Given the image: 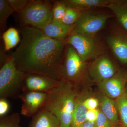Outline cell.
<instances>
[{
    "label": "cell",
    "mask_w": 127,
    "mask_h": 127,
    "mask_svg": "<svg viewBox=\"0 0 127 127\" xmlns=\"http://www.w3.org/2000/svg\"><path fill=\"white\" fill-rule=\"evenodd\" d=\"M80 127H96L95 122H92L86 120Z\"/></svg>",
    "instance_id": "4dcf8cb0"
},
{
    "label": "cell",
    "mask_w": 127,
    "mask_h": 127,
    "mask_svg": "<svg viewBox=\"0 0 127 127\" xmlns=\"http://www.w3.org/2000/svg\"><path fill=\"white\" fill-rule=\"evenodd\" d=\"M27 74L18 70L11 57L9 56L0 69V98H19L23 92V82Z\"/></svg>",
    "instance_id": "3957f363"
},
{
    "label": "cell",
    "mask_w": 127,
    "mask_h": 127,
    "mask_svg": "<svg viewBox=\"0 0 127 127\" xmlns=\"http://www.w3.org/2000/svg\"><path fill=\"white\" fill-rule=\"evenodd\" d=\"M60 122L50 111L41 109L35 115L30 127H59Z\"/></svg>",
    "instance_id": "5bb4252c"
},
{
    "label": "cell",
    "mask_w": 127,
    "mask_h": 127,
    "mask_svg": "<svg viewBox=\"0 0 127 127\" xmlns=\"http://www.w3.org/2000/svg\"><path fill=\"white\" fill-rule=\"evenodd\" d=\"M75 25H68L61 21L52 20L41 30L52 39L58 40H66L73 31Z\"/></svg>",
    "instance_id": "4fadbf2b"
},
{
    "label": "cell",
    "mask_w": 127,
    "mask_h": 127,
    "mask_svg": "<svg viewBox=\"0 0 127 127\" xmlns=\"http://www.w3.org/2000/svg\"><path fill=\"white\" fill-rule=\"evenodd\" d=\"M112 127H123L121 123H119L117 124H116V125H113Z\"/></svg>",
    "instance_id": "1f68e13d"
},
{
    "label": "cell",
    "mask_w": 127,
    "mask_h": 127,
    "mask_svg": "<svg viewBox=\"0 0 127 127\" xmlns=\"http://www.w3.org/2000/svg\"><path fill=\"white\" fill-rule=\"evenodd\" d=\"M14 10L7 0H0V28L1 32L5 30L8 17Z\"/></svg>",
    "instance_id": "44dd1931"
},
{
    "label": "cell",
    "mask_w": 127,
    "mask_h": 127,
    "mask_svg": "<svg viewBox=\"0 0 127 127\" xmlns=\"http://www.w3.org/2000/svg\"><path fill=\"white\" fill-rule=\"evenodd\" d=\"M67 8L68 6L63 0L56 1L53 5V19L55 20L61 21Z\"/></svg>",
    "instance_id": "cb8c5ba5"
},
{
    "label": "cell",
    "mask_w": 127,
    "mask_h": 127,
    "mask_svg": "<svg viewBox=\"0 0 127 127\" xmlns=\"http://www.w3.org/2000/svg\"><path fill=\"white\" fill-rule=\"evenodd\" d=\"M12 8L16 11L20 13L23 11L31 2V0H7Z\"/></svg>",
    "instance_id": "d4e9b609"
},
{
    "label": "cell",
    "mask_w": 127,
    "mask_h": 127,
    "mask_svg": "<svg viewBox=\"0 0 127 127\" xmlns=\"http://www.w3.org/2000/svg\"><path fill=\"white\" fill-rule=\"evenodd\" d=\"M20 32V44L10 56L18 70L27 75L39 74L61 81L67 39H52L41 30L29 26H22Z\"/></svg>",
    "instance_id": "6da1fadb"
},
{
    "label": "cell",
    "mask_w": 127,
    "mask_h": 127,
    "mask_svg": "<svg viewBox=\"0 0 127 127\" xmlns=\"http://www.w3.org/2000/svg\"><path fill=\"white\" fill-rule=\"evenodd\" d=\"M76 86L62 79L59 84L48 93L42 109L51 112L60 122L59 127H70L79 93Z\"/></svg>",
    "instance_id": "7a4b0ae2"
},
{
    "label": "cell",
    "mask_w": 127,
    "mask_h": 127,
    "mask_svg": "<svg viewBox=\"0 0 127 127\" xmlns=\"http://www.w3.org/2000/svg\"><path fill=\"white\" fill-rule=\"evenodd\" d=\"M107 43L120 62L127 65V32L121 27L108 36Z\"/></svg>",
    "instance_id": "30bf717a"
},
{
    "label": "cell",
    "mask_w": 127,
    "mask_h": 127,
    "mask_svg": "<svg viewBox=\"0 0 127 127\" xmlns=\"http://www.w3.org/2000/svg\"><path fill=\"white\" fill-rule=\"evenodd\" d=\"M66 42L67 44L74 48L84 62L93 60L105 54L104 46L95 37L84 36L73 31L67 39Z\"/></svg>",
    "instance_id": "8992f818"
},
{
    "label": "cell",
    "mask_w": 127,
    "mask_h": 127,
    "mask_svg": "<svg viewBox=\"0 0 127 127\" xmlns=\"http://www.w3.org/2000/svg\"><path fill=\"white\" fill-rule=\"evenodd\" d=\"M19 114L15 113L0 118V127H21Z\"/></svg>",
    "instance_id": "7402d4cb"
},
{
    "label": "cell",
    "mask_w": 127,
    "mask_h": 127,
    "mask_svg": "<svg viewBox=\"0 0 127 127\" xmlns=\"http://www.w3.org/2000/svg\"><path fill=\"white\" fill-rule=\"evenodd\" d=\"M106 7L113 12L120 27L127 32V0H113Z\"/></svg>",
    "instance_id": "e0dca14e"
},
{
    "label": "cell",
    "mask_w": 127,
    "mask_h": 127,
    "mask_svg": "<svg viewBox=\"0 0 127 127\" xmlns=\"http://www.w3.org/2000/svg\"><path fill=\"white\" fill-rule=\"evenodd\" d=\"M83 104L88 110L96 109L99 106V101L95 98H85L83 101Z\"/></svg>",
    "instance_id": "4316f807"
},
{
    "label": "cell",
    "mask_w": 127,
    "mask_h": 127,
    "mask_svg": "<svg viewBox=\"0 0 127 127\" xmlns=\"http://www.w3.org/2000/svg\"><path fill=\"white\" fill-rule=\"evenodd\" d=\"M99 101L100 110L112 124L114 125L119 123V114L115 101L103 95L100 97Z\"/></svg>",
    "instance_id": "2e32d148"
},
{
    "label": "cell",
    "mask_w": 127,
    "mask_h": 127,
    "mask_svg": "<svg viewBox=\"0 0 127 127\" xmlns=\"http://www.w3.org/2000/svg\"><path fill=\"white\" fill-rule=\"evenodd\" d=\"M2 38L4 50L8 51L17 45L21 40L18 31L14 27H10L3 33Z\"/></svg>",
    "instance_id": "d6986e66"
},
{
    "label": "cell",
    "mask_w": 127,
    "mask_h": 127,
    "mask_svg": "<svg viewBox=\"0 0 127 127\" xmlns=\"http://www.w3.org/2000/svg\"><path fill=\"white\" fill-rule=\"evenodd\" d=\"M81 13L80 11L68 7L61 21L67 25H75L79 20Z\"/></svg>",
    "instance_id": "603a6c76"
},
{
    "label": "cell",
    "mask_w": 127,
    "mask_h": 127,
    "mask_svg": "<svg viewBox=\"0 0 127 127\" xmlns=\"http://www.w3.org/2000/svg\"><path fill=\"white\" fill-rule=\"evenodd\" d=\"M60 81L39 74L27 75L23 82V92L33 91L48 93L56 87Z\"/></svg>",
    "instance_id": "7c38bea8"
},
{
    "label": "cell",
    "mask_w": 127,
    "mask_h": 127,
    "mask_svg": "<svg viewBox=\"0 0 127 127\" xmlns=\"http://www.w3.org/2000/svg\"><path fill=\"white\" fill-rule=\"evenodd\" d=\"M53 6L46 1L32 0L20 14L23 26H29L42 30L53 19Z\"/></svg>",
    "instance_id": "277c9868"
},
{
    "label": "cell",
    "mask_w": 127,
    "mask_h": 127,
    "mask_svg": "<svg viewBox=\"0 0 127 127\" xmlns=\"http://www.w3.org/2000/svg\"><path fill=\"white\" fill-rule=\"evenodd\" d=\"M5 51L4 48L3 49L2 48H0V67L4 64L5 62L7 61L9 56H7L5 53Z\"/></svg>",
    "instance_id": "f546056e"
},
{
    "label": "cell",
    "mask_w": 127,
    "mask_h": 127,
    "mask_svg": "<svg viewBox=\"0 0 127 127\" xmlns=\"http://www.w3.org/2000/svg\"><path fill=\"white\" fill-rule=\"evenodd\" d=\"M123 127H127V95L126 90L122 95L115 100Z\"/></svg>",
    "instance_id": "ffe728a7"
},
{
    "label": "cell",
    "mask_w": 127,
    "mask_h": 127,
    "mask_svg": "<svg viewBox=\"0 0 127 127\" xmlns=\"http://www.w3.org/2000/svg\"><path fill=\"white\" fill-rule=\"evenodd\" d=\"M113 0H64L68 7L81 11H87L96 7H106Z\"/></svg>",
    "instance_id": "9a60e30c"
},
{
    "label": "cell",
    "mask_w": 127,
    "mask_h": 127,
    "mask_svg": "<svg viewBox=\"0 0 127 127\" xmlns=\"http://www.w3.org/2000/svg\"><path fill=\"white\" fill-rule=\"evenodd\" d=\"M111 16L101 12L82 11L73 31L84 36L95 37L96 34L104 28Z\"/></svg>",
    "instance_id": "52a82bcc"
},
{
    "label": "cell",
    "mask_w": 127,
    "mask_h": 127,
    "mask_svg": "<svg viewBox=\"0 0 127 127\" xmlns=\"http://www.w3.org/2000/svg\"><path fill=\"white\" fill-rule=\"evenodd\" d=\"M47 95V93L40 92H23L19 97L23 102L21 113L27 117H31L35 114L44 106Z\"/></svg>",
    "instance_id": "8fae6325"
},
{
    "label": "cell",
    "mask_w": 127,
    "mask_h": 127,
    "mask_svg": "<svg viewBox=\"0 0 127 127\" xmlns=\"http://www.w3.org/2000/svg\"><path fill=\"white\" fill-rule=\"evenodd\" d=\"M10 106L6 99H0V118L5 116L9 111Z\"/></svg>",
    "instance_id": "83f0119b"
},
{
    "label": "cell",
    "mask_w": 127,
    "mask_h": 127,
    "mask_svg": "<svg viewBox=\"0 0 127 127\" xmlns=\"http://www.w3.org/2000/svg\"><path fill=\"white\" fill-rule=\"evenodd\" d=\"M95 123L96 127H112L113 126L111 122L100 109H99V113Z\"/></svg>",
    "instance_id": "484cf974"
},
{
    "label": "cell",
    "mask_w": 127,
    "mask_h": 127,
    "mask_svg": "<svg viewBox=\"0 0 127 127\" xmlns=\"http://www.w3.org/2000/svg\"><path fill=\"white\" fill-rule=\"evenodd\" d=\"M127 83V73L118 71L112 77L98 84L104 95L116 100L125 91Z\"/></svg>",
    "instance_id": "9c48e42d"
},
{
    "label": "cell",
    "mask_w": 127,
    "mask_h": 127,
    "mask_svg": "<svg viewBox=\"0 0 127 127\" xmlns=\"http://www.w3.org/2000/svg\"><path fill=\"white\" fill-rule=\"evenodd\" d=\"M118 69L110 58L105 54L94 59L88 67V77L97 84L113 76Z\"/></svg>",
    "instance_id": "ba28073f"
},
{
    "label": "cell",
    "mask_w": 127,
    "mask_h": 127,
    "mask_svg": "<svg viewBox=\"0 0 127 127\" xmlns=\"http://www.w3.org/2000/svg\"><path fill=\"white\" fill-rule=\"evenodd\" d=\"M88 67L87 63L83 61L74 48L67 44L61 69L62 79L76 86L86 77Z\"/></svg>",
    "instance_id": "5b68a950"
},
{
    "label": "cell",
    "mask_w": 127,
    "mask_h": 127,
    "mask_svg": "<svg viewBox=\"0 0 127 127\" xmlns=\"http://www.w3.org/2000/svg\"><path fill=\"white\" fill-rule=\"evenodd\" d=\"M125 90H126V93H127V85H126V88H125Z\"/></svg>",
    "instance_id": "d6a6232c"
},
{
    "label": "cell",
    "mask_w": 127,
    "mask_h": 127,
    "mask_svg": "<svg viewBox=\"0 0 127 127\" xmlns=\"http://www.w3.org/2000/svg\"><path fill=\"white\" fill-rule=\"evenodd\" d=\"M99 113V109L88 110L86 114V120L92 122H95Z\"/></svg>",
    "instance_id": "f1b7e54d"
},
{
    "label": "cell",
    "mask_w": 127,
    "mask_h": 127,
    "mask_svg": "<svg viewBox=\"0 0 127 127\" xmlns=\"http://www.w3.org/2000/svg\"><path fill=\"white\" fill-rule=\"evenodd\" d=\"M85 96L78 93L70 127H80L86 121V114L88 109L83 104Z\"/></svg>",
    "instance_id": "ac0fdd59"
}]
</instances>
